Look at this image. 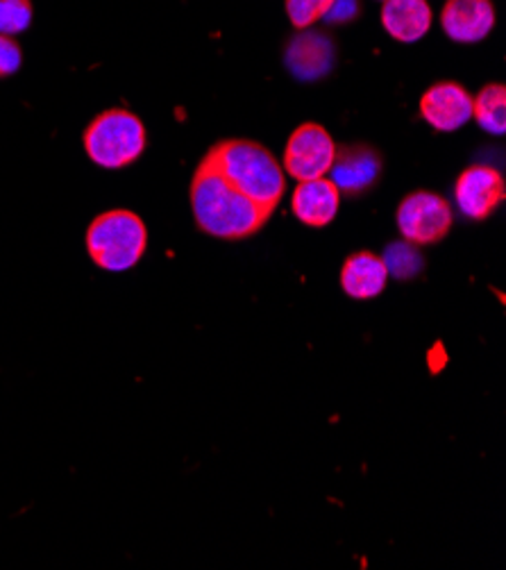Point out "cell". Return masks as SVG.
Returning a JSON list of instances; mask_svg holds the SVG:
<instances>
[{"label":"cell","instance_id":"obj_17","mask_svg":"<svg viewBox=\"0 0 506 570\" xmlns=\"http://www.w3.org/2000/svg\"><path fill=\"white\" fill-rule=\"evenodd\" d=\"M334 0H287V14L298 30L311 28L316 21L327 17Z\"/></svg>","mask_w":506,"mask_h":570},{"label":"cell","instance_id":"obj_2","mask_svg":"<svg viewBox=\"0 0 506 570\" xmlns=\"http://www.w3.org/2000/svg\"><path fill=\"white\" fill-rule=\"evenodd\" d=\"M202 161L270 214L287 194V174L282 164L257 141L225 139L209 148Z\"/></svg>","mask_w":506,"mask_h":570},{"label":"cell","instance_id":"obj_10","mask_svg":"<svg viewBox=\"0 0 506 570\" xmlns=\"http://www.w3.org/2000/svg\"><path fill=\"white\" fill-rule=\"evenodd\" d=\"M440 26L457 43H477L495 28V6L490 0H447Z\"/></svg>","mask_w":506,"mask_h":570},{"label":"cell","instance_id":"obj_7","mask_svg":"<svg viewBox=\"0 0 506 570\" xmlns=\"http://www.w3.org/2000/svg\"><path fill=\"white\" fill-rule=\"evenodd\" d=\"M506 198L504 176L495 166L473 164L462 170L455 183V200L464 216L473 220H486L497 212Z\"/></svg>","mask_w":506,"mask_h":570},{"label":"cell","instance_id":"obj_13","mask_svg":"<svg viewBox=\"0 0 506 570\" xmlns=\"http://www.w3.org/2000/svg\"><path fill=\"white\" fill-rule=\"evenodd\" d=\"M388 277L384 257L368 250L353 253L341 266V289L355 301H373L384 294Z\"/></svg>","mask_w":506,"mask_h":570},{"label":"cell","instance_id":"obj_18","mask_svg":"<svg viewBox=\"0 0 506 570\" xmlns=\"http://www.w3.org/2000/svg\"><path fill=\"white\" fill-rule=\"evenodd\" d=\"M23 65V50L14 37L0 35V78L14 76Z\"/></svg>","mask_w":506,"mask_h":570},{"label":"cell","instance_id":"obj_8","mask_svg":"<svg viewBox=\"0 0 506 570\" xmlns=\"http://www.w3.org/2000/svg\"><path fill=\"white\" fill-rule=\"evenodd\" d=\"M381 157L375 148L364 144L336 146L334 164L329 168V180L346 196H361L375 187L381 176Z\"/></svg>","mask_w":506,"mask_h":570},{"label":"cell","instance_id":"obj_1","mask_svg":"<svg viewBox=\"0 0 506 570\" xmlns=\"http://www.w3.org/2000/svg\"><path fill=\"white\" fill-rule=\"evenodd\" d=\"M191 209L200 230L214 239L241 242L257 235L272 216L225 180L207 161L191 178Z\"/></svg>","mask_w":506,"mask_h":570},{"label":"cell","instance_id":"obj_9","mask_svg":"<svg viewBox=\"0 0 506 570\" xmlns=\"http://www.w3.org/2000/svg\"><path fill=\"white\" fill-rule=\"evenodd\" d=\"M423 119L438 132H455L473 119V96L459 82H436L420 98Z\"/></svg>","mask_w":506,"mask_h":570},{"label":"cell","instance_id":"obj_5","mask_svg":"<svg viewBox=\"0 0 506 570\" xmlns=\"http://www.w3.org/2000/svg\"><path fill=\"white\" fill-rule=\"evenodd\" d=\"M398 230L411 246H431L453 230L455 214L449 203L431 191H414L403 198L396 212Z\"/></svg>","mask_w":506,"mask_h":570},{"label":"cell","instance_id":"obj_6","mask_svg":"<svg viewBox=\"0 0 506 570\" xmlns=\"http://www.w3.org/2000/svg\"><path fill=\"white\" fill-rule=\"evenodd\" d=\"M336 144L331 135L318 124L298 126L285 148V174L298 183L327 178L334 164Z\"/></svg>","mask_w":506,"mask_h":570},{"label":"cell","instance_id":"obj_14","mask_svg":"<svg viewBox=\"0 0 506 570\" xmlns=\"http://www.w3.org/2000/svg\"><path fill=\"white\" fill-rule=\"evenodd\" d=\"M384 30L400 43L423 39L431 28V8L427 0H384Z\"/></svg>","mask_w":506,"mask_h":570},{"label":"cell","instance_id":"obj_19","mask_svg":"<svg viewBox=\"0 0 506 570\" xmlns=\"http://www.w3.org/2000/svg\"><path fill=\"white\" fill-rule=\"evenodd\" d=\"M381 3H384V0H381Z\"/></svg>","mask_w":506,"mask_h":570},{"label":"cell","instance_id":"obj_12","mask_svg":"<svg viewBox=\"0 0 506 570\" xmlns=\"http://www.w3.org/2000/svg\"><path fill=\"white\" fill-rule=\"evenodd\" d=\"M341 205V191L329 178L298 183L291 196L294 216L309 227H325L336 218Z\"/></svg>","mask_w":506,"mask_h":570},{"label":"cell","instance_id":"obj_16","mask_svg":"<svg viewBox=\"0 0 506 570\" xmlns=\"http://www.w3.org/2000/svg\"><path fill=\"white\" fill-rule=\"evenodd\" d=\"M32 23L30 0H0V35L17 37Z\"/></svg>","mask_w":506,"mask_h":570},{"label":"cell","instance_id":"obj_15","mask_svg":"<svg viewBox=\"0 0 506 570\" xmlns=\"http://www.w3.org/2000/svg\"><path fill=\"white\" fill-rule=\"evenodd\" d=\"M473 119L488 135H504L506 130V89L499 82L486 85L473 98Z\"/></svg>","mask_w":506,"mask_h":570},{"label":"cell","instance_id":"obj_3","mask_svg":"<svg viewBox=\"0 0 506 570\" xmlns=\"http://www.w3.org/2000/svg\"><path fill=\"white\" fill-rule=\"evenodd\" d=\"M87 253L107 273L135 268L148 248V227L130 209H111L96 216L87 227Z\"/></svg>","mask_w":506,"mask_h":570},{"label":"cell","instance_id":"obj_11","mask_svg":"<svg viewBox=\"0 0 506 570\" xmlns=\"http://www.w3.org/2000/svg\"><path fill=\"white\" fill-rule=\"evenodd\" d=\"M334 43L329 37L316 30H305L296 35L285 52L287 69L305 82L325 78L334 67Z\"/></svg>","mask_w":506,"mask_h":570},{"label":"cell","instance_id":"obj_4","mask_svg":"<svg viewBox=\"0 0 506 570\" xmlns=\"http://www.w3.org/2000/svg\"><path fill=\"white\" fill-rule=\"evenodd\" d=\"M87 157L100 168H126L135 164L148 144L146 126L135 111L115 107L102 114L87 126L82 137Z\"/></svg>","mask_w":506,"mask_h":570}]
</instances>
